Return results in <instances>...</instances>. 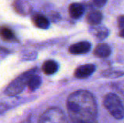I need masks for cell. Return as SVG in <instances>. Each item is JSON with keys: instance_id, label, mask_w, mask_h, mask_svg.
I'll use <instances>...</instances> for the list:
<instances>
[{"instance_id": "1", "label": "cell", "mask_w": 124, "mask_h": 123, "mask_svg": "<svg viewBox=\"0 0 124 123\" xmlns=\"http://www.w3.org/2000/svg\"><path fill=\"white\" fill-rule=\"evenodd\" d=\"M69 123H92L97 121V104L94 95L87 90H77L67 100Z\"/></svg>"}, {"instance_id": "2", "label": "cell", "mask_w": 124, "mask_h": 123, "mask_svg": "<svg viewBox=\"0 0 124 123\" xmlns=\"http://www.w3.org/2000/svg\"><path fill=\"white\" fill-rule=\"evenodd\" d=\"M103 105L115 119L122 120L124 118V105L116 94L109 93L106 94L103 100Z\"/></svg>"}, {"instance_id": "3", "label": "cell", "mask_w": 124, "mask_h": 123, "mask_svg": "<svg viewBox=\"0 0 124 123\" xmlns=\"http://www.w3.org/2000/svg\"><path fill=\"white\" fill-rule=\"evenodd\" d=\"M36 71V69H31V70L27 71L19 77H17L15 80L12 81L8 85V87L5 89V94L9 96H15V95L19 94L25 89V86H27L30 78L33 74H35Z\"/></svg>"}, {"instance_id": "4", "label": "cell", "mask_w": 124, "mask_h": 123, "mask_svg": "<svg viewBox=\"0 0 124 123\" xmlns=\"http://www.w3.org/2000/svg\"><path fill=\"white\" fill-rule=\"evenodd\" d=\"M38 123H69L63 111L57 107H51L40 116Z\"/></svg>"}, {"instance_id": "5", "label": "cell", "mask_w": 124, "mask_h": 123, "mask_svg": "<svg viewBox=\"0 0 124 123\" xmlns=\"http://www.w3.org/2000/svg\"><path fill=\"white\" fill-rule=\"evenodd\" d=\"M91 49V44L87 41H83L77 42L69 46V52L74 55H81L88 53Z\"/></svg>"}, {"instance_id": "6", "label": "cell", "mask_w": 124, "mask_h": 123, "mask_svg": "<svg viewBox=\"0 0 124 123\" xmlns=\"http://www.w3.org/2000/svg\"><path fill=\"white\" fill-rule=\"evenodd\" d=\"M95 66L94 64H85L77 67L74 71V77L79 79H84L90 77L95 72Z\"/></svg>"}, {"instance_id": "7", "label": "cell", "mask_w": 124, "mask_h": 123, "mask_svg": "<svg viewBox=\"0 0 124 123\" xmlns=\"http://www.w3.org/2000/svg\"><path fill=\"white\" fill-rule=\"evenodd\" d=\"M69 13L71 18L78 20L83 16L84 13H85V7L83 6V4L78 3H71L69 7Z\"/></svg>"}, {"instance_id": "8", "label": "cell", "mask_w": 124, "mask_h": 123, "mask_svg": "<svg viewBox=\"0 0 124 123\" xmlns=\"http://www.w3.org/2000/svg\"><path fill=\"white\" fill-rule=\"evenodd\" d=\"M111 49L109 45L101 43L96 46V47L94 50V54L100 58H106L111 55Z\"/></svg>"}, {"instance_id": "9", "label": "cell", "mask_w": 124, "mask_h": 123, "mask_svg": "<svg viewBox=\"0 0 124 123\" xmlns=\"http://www.w3.org/2000/svg\"><path fill=\"white\" fill-rule=\"evenodd\" d=\"M103 19V15L98 10H95V11H92L87 15L86 20L87 23L89 25H92V26H95V25H98L101 23V20Z\"/></svg>"}, {"instance_id": "10", "label": "cell", "mask_w": 124, "mask_h": 123, "mask_svg": "<svg viewBox=\"0 0 124 123\" xmlns=\"http://www.w3.org/2000/svg\"><path fill=\"white\" fill-rule=\"evenodd\" d=\"M33 23L36 27L41 29H46L49 27L50 22L48 19L45 15L41 14H36L32 18Z\"/></svg>"}, {"instance_id": "11", "label": "cell", "mask_w": 124, "mask_h": 123, "mask_svg": "<svg viewBox=\"0 0 124 123\" xmlns=\"http://www.w3.org/2000/svg\"><path fill=\"white\" fill-rule=\"evenodd\" d=\"M42 70L46 75H52L58 70V64L57 62L53 60H48L46 61L42 65Z\"/></svg>"}, {"instance_id": "12", "label": "cell", "mask_w": 124, "mask_h": 123, "mask_svg": "<svg viewBox=\"0 0 124 123\" xmlns=\"http://www.w3.org/2000/svg\"><path fill=\"white\" fill-rule=\"evenodd\" d=\"M41 84V79L39 75L37 74H33L31 78H30L29 81H28V88L30 90L34 91L36 89L40 87V85Z\"/></svg>"}, {"instance_id": "13", "label": "cell", "mask_w": 124, "mask_h": 123, "mask_svg": "<svg viewBox=\"0 0 124 123\" xmlns=\"http://www.w3.org/2000/svg\"><path fill=\"white\" fill-rule=\"evenodd\" d=\"M0 36L5 41H11L15 38V34L13 30L7 26H3L0 28Z\"/></svg>"}, {"instance_id": "14", "label": "cell", "mask_w": 124, "mask_h": 123, "mask_svg": "<svg viewBox=\"0 0 124 123\" xmlns=\"http://www.w3.org/2000/svg\"><path fill=\"white\" fill-rule=\"evenodd\" d=\"M94 35L95 36V37L99 40H104L109 35V30L104 26H101V27H96L95 30H93Z\"/></svg>"}, {"instance_id": "15", "label": "cell", "mask_w": 124, "mask_h": 123, "mask_svg": "<svg viewBox=\"0 0 124 123\" xmlns=\"http://www.w3.org/2000/svg\"><path fill=\"white\" fill-rule=\"evenodd\" d=\"M102 75L106 78H116L119 77V76L124 75V72H115L112 70H107L102 72Z\"/></svg>"}, {"instance_id": "16", "label": "cell", "mask_w": 124, "mask_h": 123, "mask_svg": "<svg viewBox=\"0 0 124 123\" xmlns=\"http://www.w3.org/2000/svg\"><path fill=\"white\" fill-rule=\"evenodd\" d=\"M91 5H94V8H101L104 4H106V1H103V0H101V1H93L90 3Z\"/></svg>"}, {"instance_id": "17", "label": "cell", "mask_w": 124, "mask_h": 123, "mask_svg": "<svg viewBox=\"0 0 124 123\" xmlns=\"http://www.w3.org/2000/svg\"><path fill=\"white\" fill-rule=\"evenodd\" d=\"M117 23H118V26L121 28V30L124 28V15H121V16L118 17Z\"/></svg>"}, {"instance_id": "18", "label": "cell", "mask_w": 124, "mask_h": 123, "mask_svg": "<svg viewBox=\"0 0 124 123\" xmlns=\"http://www.w3.org/2000/svg\"><path fill=\"white\" fill-rule=\"evenodd\" d=\"M119 36H120V37H122V38H124V28H123V29H122V30H120V32H119Z\"/></svg>"}, {"instance_id": "19", "label": "cell", "mask_w": 124, "mask_h": 123, "mask_svg": "<svg viewBox=\"0 0 124 123\" xmlns=\"http://www.w3.org/2000/svg\"><path fill=\"white\" fill-rule=\"evenodd\" d=\"M92 123H98V122H97V121H96V122H92Z\"/></svg>"}]
</instances>
